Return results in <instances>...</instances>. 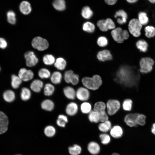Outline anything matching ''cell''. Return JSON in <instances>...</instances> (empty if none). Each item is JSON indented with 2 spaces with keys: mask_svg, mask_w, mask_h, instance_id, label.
Listing matches in <instances>:
<instances>
[{
  "mask_svg": "<svg viewBox=\"0 0 155 155\" xmlns=\"http://www.w3.org/2000/svg\"><path fill=\"white\" fill-rule=\"evenodd\" d=\"M151 131L153 134L155 135V123H154L152 125Z\"/></svg>",
  "mask_w": 155,
  "mask_h": 155,
  "instance_id": "54",
  "label": "cell"
},
{
  "mask_svg": "<svg viewBox=\"0 0 155 155\" xmlns=\"http://www.w3.org/2000/svg\"><path fill=\"white\" fill-rule=\"evenodd\" d=\"M111 155H120L118 153L115 152L113 153Z\"/></svg>",
  "mask_w": 155,
  "mask_h": 155,
  "instance_id": "56",
  "label": "cell"
},
{
  "mask_svg": "<svg viewBox=\"0 0 155 155\" xmlns=\"http://www.w3.org/2000/svg\"><path fill=\"white\" fill-rule=\"evenodd\" d=\"M146 117L143 114H138L136 120L137 124L141 125H143L145 123Z\"/></svg>",
  "mask_w": 155,
  "mask_h": 155,
  "instance_id": "49",
  "label": "cell"
},
{
  "mask_svg": "<svg viewBox=\"0 0 155 155\" xmlns=\"http://www.w3.org/2000/svg\"><path fill=\"white\" fill-rule=\"evenodd\" d=\"M42 60L43 63L46 65H51L54 64L55 62L54 57L50 54L44 55L43 57Z\"/></svg>",
  "mask_w": 155,
  "mask_h": 155,
  "instance_id": "37",
  "label": "cell"
},
{
  "mask_svg": "<svg viewBox=\"0 0 155 155\" xmlns=\"http://www.w3.org/2000/svg\"><path fill=\"white\" fill-rule=\"evenodd\" d=\"M142 25L146 24L148 22L149 18L146 12L141 11L138 14V19Z\"/></svg>",
  "mask_w": 155,
  "mask_h": 155,
  "instance_id": "31",
  "label": "cell"
},
{
  "mask_svg": "<svg viewBox=\"0 0 155 155\" xmlns=\"http://www.w3.org/2000/svg\"><path fill=\"white\" fill-rule=\"evenodd\" d=\"M83 30L85 31L88 33L93 32L95 29L94 25L90 22H86L83 24Z\"/></svg>",
  "mask_w": 155,
  "mask_h": 155,
  "instance_id": "35",
  "label": "cell"
},
{
  "mask_svg": "<svg viewBox=\"0 0 155 155\" xmlns=\"http://www.w3.org/2000/svg\"><path fill=\"white\" fill-rule=\"evenodd\" d=\"M11 78L12 87L15 89L18 88L22 83V80L18 76L14 74H12Z\"/></svg>",
  "mask_w": 155,
  "mask_h": 155,
  "instance_id": "30",
  "label": "cell"
},
{
  "mask_svg": "<svg viewBox=\"0 0 155 155\" xmlns=\"http://www.w3.org/2000/svg\"><path fill=\"white\" fill-rule=\"evenodd\" d=\"M76 96L80 100L85 101L88 100L90 97V93L86 88H79L76 92Z\"/></svg>",
  "mask_w": 155,
  "mask_h": 155,
  "instance_id": "13",
  "label": "cell"
},
{
  "mask_svg": "<svg viewBox=\"0 0 155 155\" xmlns=\"http://www.w3.org/2000/svg\"><path fill=\"white\" fill-rule=\"evenodd\" d=\"M53 5L56 10L59 11H63L66 8L65 3L64 0H54Z\"/></svg>",
  "mask_w": 155,
  "mask_h": 155,
  "instance_id": "29",
  "label": "cell"
},
{
  "mask_svg": "<svg viewBox=\"0 0 155 155\" xmlns=\"http://www.w3.org/2000/svg\"><path fill=\"white\" fill-rule=\"evenodd\" d=\"M139 0H126V1L130 4H135L137 3Z\"/></svg>",
  "mask_w": 155,
  "mask_h": 155,
  "instance_id": "53",
  "label": "cell"
},
{
  "mask_svg": "<svg viewBox=\"0 0 155 155\" xmlns=\"http://www.w3.org/2000/svg\"><path fill=\"white\" fill-rule=\"evenodd\" d=\"M82 149L78 145L75 144L68 148V151L71 155H79L81 153Z\"/></svg>",
  "mask_w": 155,
  "mask_h": 155,
  "instance_id": "33",
  "label": "cell"
},
{
  "mask_svg": "<svg viewBox=\"0 0 155 155\" xmlns=\"http://www.w3.org/2000/svg\"><path fill=\"white\" fill-rule=\"evenodd\" d=\"M1 70V68H0V71Z\"/></svg>",
  "mask_w": 155,
  "mask_h": 155,
  "instance_id": "57",
  "label": "cell"
},
{
  "mask_svg": "<svg viewBox=\"0 0 155 155\" xmlns=\"http://www.w3.org/2000/svg\"><path fill=\"white\" fill-rule=\"evenodd\" d=\"M98 59L101 61L112 59V56L110 51L107 50H104L99 51L97 55Z\"/></svg>",
  "mask_w": 155,
  "mask_h": 155,
  "instance_id": "17",
  "label": "cell"
},
{
  "mask_svg": "<svg viewBox=\"0 0 155 155\" xmlns=\"http://www.w3.org/2000/svg\"><path fill=\"white\" fill-rule=\"evenodd\" d=\"M81 13L82 16L84 18L89 19L93 16V12L89 6H85L82 8Z\"/></svg>",
  "mask_w": 155,
  "mask_h": 155,
  "instance_id": "25",
  "label": "cell"
},
{
  "mask_svg": "<svg viewBox=\"0 0 155 155\" xmlns=\"http://www.w3.org/2000/svg\"><path fill=\"white\" fill-rule=\"evenodd\" d=\"M99 137L102 144L107 145L109 143L111 140L110 136L106 133L101 134L99 135Z\"/></svg>",
  "mask_w": 155,
  "mask_h": 155,
  "instance_id": "46",
  "label": "cell"
},
{
  "mask_svg": "<svg viewBox=\"0 0 155 155\" xmlns=\"http://www.w3.org/2000/svg\"><path fill=\"white\" fill-rule=\"evenodd\" d=\"M154 63V61L150 58L147 57L142 58L140 62V71L144 73L150 72L152 69Z\"/></svg>",
  "mask_w": 155,
  "mask_h": 155,
  "instance_id": "6",
  "label": "cell"
},
{
  "mask_svg": "<svg viewBox=\"0 0 155 155\" xmlns=\"http://www.w3.org/2000/svg\"><path fill=\"white\" fill-rule=\"evenodd\" d=\"M32 46L39 51H43L47 49L49 46L46 40L40 36L34 38L32 41Z\"/></svg>",
  "mask_w": 155,
  "mask_h": 155,
  "instance_id": "5",
  "label": "cell"
},
{
  "mask_svg": "<svg viewBox=\"0 0 155 155\" xmlns=\"http://www.w3.org/2000/svg\"><path fill=\"white\" fill-rule=\"evenodd\" d=\"M44 133L46 136L49 137H52L55 135L56 129L53 126L48 125L45 127L44 130Z\"/></svg>",
  "mask_w": 155,
  "mask_h": 155,
  "instance_id": "41",
  "label": "cell"
},
{
  "mask_svg": "<svg viewBox=\"0 0 155 155\" xmlns=\"http://www.w3.org/2000/svg\"><path fill=\"white\" fill-rule=\"evenodd\" d=\"M137 48L140 51L145 52L147 50L148 45L147 42L144 40H141L138 41L136 43Z\"/></svg>",
  "mask_w": 155,
  "mask_h": 155,
  "instance_id": "39",
  "label": "cell"
},
{
  "mask_svg": "<svg viewBox=\"0 0 155 155\" xmlns=\"http://www.w3.org/2000/svg\"><path fill=\"white\" fill-rule=\"evenodd\" d=\"M114 17L117 19V23L119 24L122 25L127 22L128 15L125 11L120 9L116 11Z\"/></svg>",
  "mask_w": 155,
  "mask_h": 155,
  "instance_id": "14",
  "label": "cell"
},
{
  "mask_svg": "<svg viewBox=\"0 0 155 155\" xmlns=\"http://www.w3.org/2000/svg\"><path fill=\"white\" fill-rule=\"evenodd\" d=\"M20 95L21 99L23 101H26L29 100L30 98L31 92L28 88L24 87L21 89Z\"/></svg>",
  "mask_w": 155,
  "mask_h": 155,
  "instance_id": "32",
  "label": "cell"
},
{
  "mask_svg": "<svg viewBox=\"0 0 155 155\" xmlns=\"http://www.w3.org/2000/svg\"><path fill=\"white\" fill-rule=\"evenodd\" d=\"M111 34L114 40L120 43L123 42L125 40L127 39L129 36L127 30H122L120 27L113 29L111 32Z\"/></svg>",
  "mask_w": 155,
  "mask_h": 155,
  "instance_id": "3",
  "label": "cell"
},
{
  "mask_svg": "<svg viewBox=\"0 0 155 155\" xmlns=\"http://www.w3.org/2000/svg\"><path fill=\"white\" fill-rule=\"evenodd\" d=\"M38 75L42 79H47L51 76V73L47 69L42 68L38 71Z\"/></svg>",
  "mask_w": 155,
  "mask_h": 155,
  "instance_id": "43",
  "label": "cell"
},
{
  "mask_svg": "<svg viewBox=\"0 0 155 155\" xmlns=\"http://www.w3.org/2000/svg\"><path fill=\"white\" fill-rule=\"evenodd\" d=\"M106 106L108 114L112 115L116 113L119 109L120 104L117 100L111 99L107 101Z\"/></svg>",
  "mask_w": 155,
  "mask_h": 155,
  "instance_id": "8",
  "label": "cell"
},
{
  "mask_svg": "<svg viewBox=\"0 0 155 155\" xmlns=\"http://www.w3.org/2000/svg\"><path fill=\"white\" fill-rule=\"evenodd\" d=\"M87 149L89 152L93 155H96L99 153L100 147L98 143L92 141L90 142L87 146Z\"/></svg>",
  "mask_w": 155,
  "mask_h": 155,
  "instance_id": "16",
  "label": "cell"
},
{
  "mask_svg": "<svg viewBox=\"0 0 155 155\" xmlns=\"http://www.w3.org/2000/svg\"><path fill=\"white\" fill-rule=\"evenodd\" d=\"M55 87L52 84L50 83L46 84L44 88V94L47 96L52 95L55 91Z\"/></svg>",
  "mask_w": 155,
  "mask_h": 155,
  "instance_id": "36",
  "label": "cell"
},
{
  "mask_svg": "<svg viewBox=\"0 0 155 155\" xmlns=\"http://www.w3.org/2000/svg\"><path fill=\"white\" fill-rule=\"evenodd\" d=\"M18 76L24 82H27L32 80L34 77L33 72L30 70L25 68L21 69L18 72Z\"/></svg>",
  "mask_w": 155,
  "mask_h": 155,
  "instance_id": "11",
  "label": "cell"
},
{
  "mask_svg": "<svg viewBox=\"0 0 155 155\" xmlns=\"http://www.w3.org/2000/svg\"><path fill=\"white\" fill-rule=\"evenodd\" d=\"M26 65L29 67L35 66L38 63V59L34 53L31 51L26 52L24 54Z\"/></svg>",
  "mask_w": 155,
  "mask_h": 155,
  "instance_id": "9",
  "label": "cell"
},
{
  "mask_svg": "<svg viewBox=\"0 0 155 155\" xmlns=\"http://www.w3.org/2000/svg\"><path fill=\"white\" fill-rule=\"evenodd\" d=\"M78 107L77 104L73 102L69 103L65 109L66 114L70 116H73L77 113Z\"/></svg>",
  "mask_w": 155,
  "mask_h": 155,
  "instance_id": "18",
  "label": "cell"
},
{
  "mask_svg": "<svg viewBox=\"0 0 155 155\" xmlns=\"http://www.w3.org/2000/svg\"><path fill=\"white\" fill-rule=\"evenodd\" d=\"M106 105L103 102L100 101L95 103L94 106V109L98 113L105 111Z\"/></svg>",
  "mask_w": 155,
  "mask_h": 155,
  "instance_id": "40",
  "label": "cell"
},
{
  "mask_svg": "<svg viewBox=\"0 0 155 155\" xmlns=\"http://www.w3.org/2000/svg\"><path fill=\"white\" fill-rule=\"evenodd\" d=\"M111 122L108 120L100 123L98 126L99 130L103 133H106L110 131L112 128Z\"/></svg>",
  "mask_w": 155,
  "mask_h": 155,
  "instance_id": "24",
  "label": "cell"
},
{
  "mask_svg": "<svg viewBox=\"0 0 155 155\" xmlns=\"http://www.w3.org/2000/svg\"><path fill=\"white\" fill-rule=\"evenodd\" d=\"M104 1L107 5H112L116 3L117 0H104Z\"/></svg>",
  "mask_w": 155,
  "mask_h": 155,
  "instance_id": "52",
  "label": "cell"
},
{
  "mask_svg": "<svg viewBox=\"0 0 155 155\" xmlns=\"http://www.w3.org/2000/svg\"><path fill=\"white\" fill-rule=\"evenodd\" d=\"M110 131V134L113 138L118 139L122 136L123 133L122 128L119 126L115 125L111 128Z\"/></svg>",
  "mask_w": 155,
  "mask_h": 155,
  "instance_id": "19",
  "label": "cell"
},
{
  "mask_svg": "<svg viewBox=\"0 0 155 155\" xmlns=\"http://www.w3.org/2000/svg\"><path fill=\"white\" fill-rule=\"evenodd\" d=\"M7 45L6 40L3 38H0V48L4 49L6 48Z\"/></svg>",
  "mask_w": 155,
  "mask_h": 155,
  "instance_id": "51",
  "label": "cell"
},
{
  "mask_svg": "<svg viewBox=\"0 0 155 155\" xmlns=\"http://www.w3.org/2000/svg\"><path fill=\"white\" fill-rule=\"evenodd\" d=\"M150 3L152 4H155V0H147Z\"/></svg>",
  "mask_w": 155,
  "mask_h": 155,
  "instance_id": "55",
  "label": "cell"
},
{
  "mask_svg": "<svg viewBox=\"0 0 155 155\" xmlns=\"http://www.w3.org/2000/svg\"><path fill=\"white\" fill-rule=\"evenodd\" d=\"M97 25L102 31L106 32L108 30L114 29L115 25L114 21L111 18L98 20Z\"/></svg>",
  "mask_w": 155,
  "mask_h": 155,
  "instance_id": "7",
  "label": "cell"
},
{
  "mask_svg": "<svg viewBox=\"0 0 155 155\" xmlns=\"http://www.w3.org/2000/svg\"><path fill=\"white\" fill-rule=\"evenodd\" d=\"M92 106L89 103L85 102L82 103L80 106V109L82 112L84 114L90 113L91 112Z\"/></svg>",
  "mask_w": 155,
  "mask_h": 155,
  "instance_id": "44",
  "label": "cell"
},
{
  "mask_svg": "<svg viewBox=\"0 0 155 155\" xmlns=\"http://www.w3.org/2000/svg\"><path fill=\"white\" fill-rule=\"evenodd\" d=\"M43 86V82L40 80L36 79L34 80L30 85L31 89L34 92L38 93L40 92Z\"/></svg>",
  "mask_w": 155,
  "mask_h": 155,
  "instance_id": "20",
  "label": "cell"
},
{
  "mask_svg": "<svg viewBox=\"0 0 155 155\" xmlns=\"http://www.w3.org/2000/svg\"><path fill=\"white\" fill-rule=\"evenodd\" d=\"M98 45L101 47H104L106 46L108 43V41L107 38L104 36L99 37L97 40Z\"/></svg>",
  "mask_w": 155,
  "mask_h": 155,
  "instance_id": "48",
  "label": "cell"
},
{
  "mask_svg": "<svg viewBox=\"0 0 155 155\" xmlns=\"http://www.w3.org/2000/svg\"><path fill=\"white\" fill-rule=\"evenodd\" d=\"M62 76L61 73L58 71L53 72L50 76L51 82L55 84H59L61 82Z\"/></svg>",
  "mask_w": 155,
  "mask_h": 155,
  "instance_id": "27",
  "label": "cell"
},
{
  "mask_svg": "<svg viewBox=\"0 0 155 155\" xmlns=\"http://www.w3.org/2000/svg\"><path fill=\"white\" fill-rule=\"evenodd\" d=\"M19 8L21 12L24 15L28 14L32 10L30 3L26 1H23L21 3Z\"/></svg>",
  "mask_w": 155,
  "mask_h": 155,
  "instance_id": "21",
  "label": "cell"
},
{
  "mask_svg": "<svg viewBox=\"0 0 155 155\" xmlns=\"http://www.w3.org/2000/svg\"><path fill=\"white\" fill-rule=\"evenodd\" d=\"M98 113L99 115L100 121L101 122L108 120V117L105 111Z\"/></svg>",
  "mask_w": 155,
  "mask_h": 155,
  "instance_id": "50",
  "label": "cell"
},
{
  "mask_svg": "<svg viewBox=\"0 0 155 155\" xmlns=\"http://www.w3.org/2000/svg\"><path fill=\"white\" fill-rule=\"evenodd\" d=\"M41 106L42 108L48 111H51L54 108V104L53 102L49 99H46L41 103Z\"/></svg>",
  "mask_w": 155,
  "mask_h": 155,
  "instance_id": "26",
  "label": "cell"
},
{
  "mask_svg": "<svg viewBox=\"0 0 155 155\" xmlns=\"http://www.w3.org/2000/svg\"><path fill=\"white\" fill-rule=\"evenodd\" d=\"M142 27V25L138 20L136 18L131 19L128 24V29L129 32L135 37H138L140 35V30Z\"/></svg>",
  "mask_w": 155,
  "mask_h": 155,
  "instance_id": "4",
  "label": "cell"
},
{
  "mask_svg": "<svg viewBox=\"0 0 155 155\" xmlns=\"http://www.w3.org/2000/svg\"><path fill=\"white\" fill-rule=\"evenodd\" d=\"M65 96L67 98L74 100L76 96V92L72 87L67 86L65 87L63 90Z\"/></svg>",
  "mask_w": 155,
  "mask_h": 155,
  "instance_id": "22",
  "label": "cell"
},
{
  "mask_svg": "<svg viewBox=\"0 0 155 155\" xmlns=\"http://www.w3.org/2000/svg\"></svg>",
  "mask_w": 155,
  "mask_h": 155,
  "instance_id": "58",
  "label": "cell"
},
{
  "mask_svg": "<svg viewBox=\"0 0 155 155\" xmlns=\"http://www.w3.org/2000/svg\"><path fill=\"white\" fill-rule=\"evenodd\" d=\"M64 78L66 82L71 83L74 85L78 84L79 81L78 75L74 73L71 70L67 71L65 72Z\"/></svg>",
  "mask_w": 155,
  "mask_h": 155,
  "instance_id": "10",
  "label": "cell"
},
{
  "mask_svg": "<svg viewBox=\"0 0 155 155\" xmlns=\"http://www.w3.org/2000/svg\"><path fill=\"white\" fill-rule=\"evenodd\" d=\"M145 35L149 38L154 37L155 36V28L151 26H148L145 28Z\"/></svg>",
  "mask_w": 155,
  "mask_h": 155,
  "instance_id": "45",
  "label": "cell"
},
{
  "mask_svg": "<svg viewBox=\"0 0 155 155\" xmlns=\"http://www.w3.org/2000/svg\"><path fill=\"white\" fill-rule=\"evenodd\" d=\"M131 67L126 66L121 67L116 73L115 80L119 83L127 86H131L136 83L139 75Z\"/></svg>",
  "mask_w": 155,
  "mask_h": 155,
  "instance_id": "1",
  "label": "cell"
},
{
  "mask_svg": "<svg viewBox=\"0 0 155 155\" xmlns=\"http://www.w3.org/2000/svg\"><path fill=\"white\" fill-rule=\"evenodd\" d=\"M67 63L63 58L60 57L57 58L54 63L55 67L58 69L63 70L64 69L66 66Z\"/></svg>",
  "mask_w": 155,
  "mask_h": 155,
  "instance_id": "28",
  "label": "cell"
},
{
  "mask_svg": "<svg viewBox=\"0 0 155 155\" xmlns=\"http://www.w3.org/2000/svg\"><path fill=\"white\" fill-rule=\"evenodd\" d=\"M68 122L67 117L63 115H60L58 117L56 121V123L59 126L64 127L66 123Z\"/></svg>",
  "mask_w": 155,
  "mask_h": 155,
  "instance_id": "34",
  "label": "cell"
},
{
  "mask_svg": "<svg viewBox=\"0 0 155 155\" xmlns=\"http://www.w3.org/2000/svg\"><path fill=\"white\" fill-rule=\"evenodd\" d=\"M132 101L130 99H127L125 100L123 104V109L126 111H130L132 108Z\"/></svg>",
  "mask_w": 155,
  "mask_h": 155,
  "instance_id": "47",
  "label": "cell"
},
{
  "mask_svg": "<svg viewBox=\"0 0 155 155\" xmlns=\"http://www.w3.org/2000/svg\"><path fill=\"white\" fill-rule=\"evenodd\" d=\"M9 121L7 116L0 111V134L6 132L8 129Z\"/></svg>",
  "mask_w": 155,
  "mask_h": 155,
  "instance_id": "12",
  "label": "cell"
},
{
  "mask_svg": "<svg viewBox=\"0 0 155 155\" xmlns=\"http://www.w3.org/2000/svg\"><path fill=\"white\" fill-rule=\"evenodd\" d=\"M82 81L83 85L86 88L92 90L98 89L102 83L101 77L98 75H94L92 78L84 77Z\"/></svg>",
  "mask_w": 155,
  "mask_h": 155,
  "instance_id": "2",
  "label": "cell"
},
{
  "mask_svg": "<svg viewBox=\"0 0 155 155\" xmlns=\"http://www.w3.org/2000/svg\"><path fill=\"white\" fill-rule=\"evenodd\" d=\"M3 97L4 100L8 102H13L15 98V94L12 90H5L3 94Z\"/></svg>",
  "mask_w": 155,
  "mask_h": 155,
  "instance_id": "23",
  "label": "cell"
},
{
  "mask_svg": "<svg viewBox=\"0 0 155 155\" xmlns=\"http://www.w3.org/2000/svg\"><path fill=\"white\" fill-rule=\"evenodd\" d=\"M88 119L91 122L98 123L100 121L99 114L94 111H91L88 115Z\"/></svg>",
  "mask_w": 155,
  "mask_h": 155,
  "instance_id": "38",
  "label": "cell"
},
{
  "mask_svg": "<svg viewBox=\"0 0 155 155\" xmlns=\"http://www.w3.org/2000/svg\"><path fill=\"white\" fill-rule=\"evenodd\" d=\"M138 113H130L127 115L124 119V121L127 125L130 127H136L138 125L136 123Z\"/></svg>",
  "mask_w": 155,
  "mask_h": 155,
  "instance_id": "15",
  "label": "cell"
},
{
  "mask_svg": "<svg viewBox=\"0 0 155 155\" xmlns=\"http://www.w3.org/2000/svg\"><path fill=\"white\" fill-rule=\"evenodd\" d=\"M7 20L9 24L13 25L16 22V15L15 13L12 11L10 10L7 13Z\"/></svg>",
  "mask_w": 155,
  "mask_h": 155,
  "instance_id": "42",
  "label": "cell"
}]
</instances>
